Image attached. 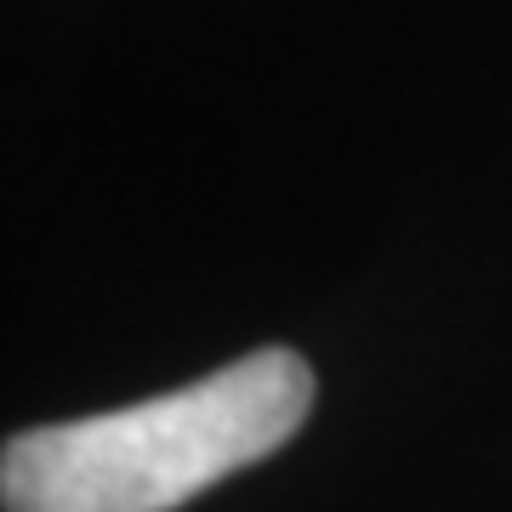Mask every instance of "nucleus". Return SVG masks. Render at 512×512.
Wrapping results in <instances>:
<instances>
[{"mask_svg": "<svg viewBox=\"0 0 512 512\" xmlns=\"http://www.w3.org/2000/svg\"><path fill=\"white\" fill-rule=\"evenodd\" d=\"M313 410V370L291 348H256L205 382L109 416L6 439V512H171L228 473L274 456Z\"/></svg>", "mask_w": 512, "mask_h": 512, "instance_id": "obj_1", "label": "nucleus"}]
</instances>
